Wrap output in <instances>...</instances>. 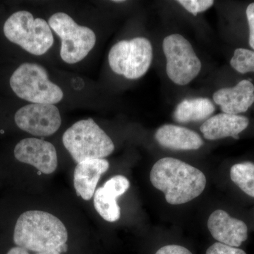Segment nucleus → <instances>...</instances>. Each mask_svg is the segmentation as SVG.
<instances>
[{
	"mask_svg": "<svg viewBox=\"0 0 254 254\" xmlns=\"http://www.w3.org/2000/svg\"><path fill=\"white\" fill-rule=\"evenodd\" d=\"M67 240L68 232L63 222L48 212H24L15 225V245L34 253H65L68 250Z\"/></svg>",
	"mask_w": 254,
	"mask_h": 254,
	"instance_id": "obj_1",
	"label": "nucleus"
},
{
	"mask_svg": "<svg viewBox=\"0 0 254 254\" xmlns=\"http://www.w3.org/2000/svg\"><path fill=\"white\" fill-rule=\"evenodd\" d=\"M153 186L165 195L171 205L188 203L203 193L206 177L203 172L182 160L163 158L155 163L150 171Z\"/></svg>",
	"mask_w": 254,
	"mask_h": 254,
	"instance_id": "obj_2",
	"label": "nucleus"
},
{
	"mask_svg": "<svg viewBox=\"0 0 254 254\" xmlns=\"http://www.w3.org/2000/svg\"><path fill=\"white\" fill-rule=\"evenodd\" d=\"M63 144L76 163L109 156L115 144L103 128L92 118L73 124L63 136Z\"/></svg>",
	"mask_w": 254,
	"mask_h": 254,
	"instance_id": "obj_3",
	"label": "nucleus"
},
{
	"mask_svg": "<svg viewBox=\"0 0 254 254\" xmlns=\"http://www.w3.org/2000/svg\"><path fill=\"white\" fill-rule=\"evenodd\" d=\"M3 32L8 41L36 56L46 54L54 44L48 22L24 10L16 11L6 19Z\"/></svg>",
	"mask_w": 254,
	"mask_h": 254,
	"instance_id": "obj_4",
	"label": "nucleus"
},
{
	"mask_svg": "<svg viewBox=\"0 0 254 254\" xmlns=\"http://www.w3.org/2000/svg\"><path fill=\"white\" fill-rule=\"evenodd\" d=\"M9 84L18 98L35 104H58L64 98L62 88L50 81L46 68L38 64L20 65L11 74Z\"/></svg>",
	"mask_w": 254,
	"mask_h": 254,
	"instance_id": "obj_5",
	"label": "nucleus"
},
{
	"mask_svg": "<svg viewBox=\"0 0 254 254\" xmlns=\"http://www.w3.org/2000/svg\"><path fill=\"white\" fill-rule=\"evenodd\" d=\"M50 28L61 40L60 57L64 63L73 64L86 58L96 43L93 30L80 26L69 15L58 12L48 21Z\"/></svg>",
	"mask_w": 254,
	"mask_h": 254,
	"instance_id": "obj_6",
	"label": "nucleus"
},
{
	"mask_svg": "<svg viewBox=\"0 0 254 254\" xmlns=\"http://www.w3.org/2000/svg\"><path fill=\"white\" fill-rule=\"evenodd\" d=\"M153 60V47L147 38H135L114 45L108 55L113 72L128 79H138L149 69Z\"/></svg>",
	"mask_w": 254,
	"mask_h": 254,
	"instance_id": "obj_7",
	"label": "nucleus"
},
{
	"mask_svg": "<svg viewBox=\"0 0 254 254\" xmlns=\"http://www.w3.org/2000/svg\"><path fill=\"white\" fill-rule=\"evenodd\" d=\"M163 50L167 60V74L174 83L185 86L199 74L201 62L185 37L180 34L167 36Z\"/></svg>",
	"mask_w": 254,
	"mask_h": 254,
	"instance_id": "obj_8",
	"label": "nucleus"
},
{
	"mask_svg": "<svg viewBox=\"0 0 254 254\" xmlns=\"http://www.w3.org/2000/svg\"><path fill=\"white\" fill-rule=\"evenodd\" d=\"M14 121L20 129L36 136H50L59 130L62 118L55 105L30 104L17 110Z\"/></svg>",
	"mask_w": 254,
	"mask_h": 254,
	"instance_id": "obj_9",
	"label": "nucleus"
},
{
	"mask_svg": "<svg viewBox=\"0 0 254 254\" xmlns=\"http://www.w3.org/2000/svg\"><path fill=\"white\" fill-rule=\"evenodd\" d=\"M14 156L21 163L34 167L41 173L50 175L58 168V153L50 142L37 138L21 140L14 148Z\"/></svg>",
	"mask_w": 254,
	"mask_h": 254,
	"instance_id": "obj_10",
	"label": "nucleus"
},
{
	"mask_svg": "<svg viewBox=\"0 0 254 254\" xmlns=\"http://www.w3.org/2000/svg\"><path fill=\"white\" fill-rule=\"evenodd\" d=\"M130 182L123 175H115L105 182L103 187L95 190L93 204L95 210L105 220L110 222L118 221L121 212L118 198L129 189Z\"/></svg>",
	"mask_w": 254,
	"mask_h": 254,
	"instance_id": "obj_11",
	"label": "nucleus"
},
{
	"mask_svg": "<svg viewBox=\"0 0 254 254\" xmlns=\"http://www.w3.org/2000/svg\"><path fill=\"white\" fill-rule=\"evenodd\" d=\"M209 232L220 243L240 247L248 238V227L245 222L232 218L222 210L214 211L208 220Z\"/></svg>",
	"mask_w": 254,
	"mask_h": 254,
	"instance_id": "obj_12",
	"label": "nucleus"
},
{
	"mask_svg": "<svg viewBox=\"0 0 254 254\" xmlns=\"http://www.w3.org/2000/svg\"><path fill=\"white\" fill-rule=\"evenodd\" d=\"M213 100L223 113L238 115L246 113L254 103V85L249 80H242L235 86L215 92Z\"/></svg>",
	"mask_w": 254,
	"mask_h": 254,
	"instance_id": "obj_13",
	"label": "nucleus"
},
{
	"mask_svg": "<svg viewBox=\"0 0 254 254\" xmlns=\"http://www.w3.org/2000/svg\"><path fill=\"white\" fill-rule=\"evenodd\" d=\"M109 168V162L104 158L85 160L78 163L73 172V186L76 194L83 200H91L100 177Z\"/></svg>",
	"mask_w": 254,
	"mask_h": 254,
	"instance_id": "obj_14",
	"label": "nucleus"
},
{
	"mask_svg": "<svg viewBox=\"0 0 254 254\" xmlns=\"http://www.w3.org/2000/svg\"><path fill=\"white\" fill-rule=\"evenodd\" d=\"M250 125V120L242 115L220 113L207 120L200 130L205 139L214 141L232 137L239 139V134Z\"/></svg>",
	"mask_w": 254,
	"mask_h": 254,
	"instance_id": "obj_15",
	"label": "nucleus"
},
{
	"mask_svg": "<svg viewBox=\"0 0 254 254\" xmlns=\"http://www.w3.org/2000/svg\"><path fill=\"white\" fill-rule=\"evenodd\" d=\"M155 138L159 144L172 150H198L204 143L196 132L174 125L160 127L155 132Z\"/></svg>",
	"mask_w": 254,
	"mask_h": 254,
	"instance_id": "obj_16",
	"label": "nucleus"
},
{
	"mask_svg": "<svg viewBox=\"0 0 254 254\" xmlns=\"http://www.w3.org/2000/svg\"><path fill=\"white\" fill-rule=\"evenodd\" d=\"M215 108L208 98L185 99L177 105L174 118L177 123L201 121L213 115Z\"/></svg>",
	"mask_w": 254,
	"mask_h": 254,
	"instance_id": "obj_17",
	"label": "nucleus"
},
{
	"mask_svg": "<svg viewBox=\"0 0 254 254\" xmlns=\"http://www.w3.org/2000/svg\"><path fill=\"white\" fill-rule=\"evenodd\" d=\"M230 177L246 194L254 198V163L235 164L230 169Z\"/></svg>",
	"mask_w": 254,
	"mask_h": 254,
	"instance_id": "obj_18",
	"label": "nucleus"
},
{
	"mask_svg": "<svg viewBox=\"0 0 254 254\" xmlns=\"http://www.w3.org/2000/svg\"><path fill=\"white\" fill-rule=\"evenodd\" d=\"M230 64L239 73L254 72V51L245 48H237L234 52Z\"/></svg>",
	"mask_w": 254,
	"mask_h": 254,
	"instance_id": "obj_19",
	"label": "nucleus"
},
{
	"mask_svg": "<svg viewBox=\"0 0 254 254\" xmlns=\"http://www.w3.org/2000/svg\"><path fill=\"white\" fill-rule=\"evenodd\" d=\"M177 2L194 16L206 11L214 4L213 0H179Z\"/></svg>",
	"mask_w": 254,
	"mask_h": 254,
	"instance_id": "obj_20",
	"label": "nucleus"
},
{
	"mask_svg": "<svg viewBox=\"0 0 254 254\" xmlns=\"http://www.w3.org/2000/svg\"><path fill=\"white\" fill-rule=\"evenodd\" d=\"M206 254H247L245 251L237 247H231L225 244L216 242L210 246L206 251Z\"/></svg>",
	"mask_w": 254,
	"mask_h": 254,
	"instance_id": "obj_21",
	"label": "nucleus"
},
{
	"mask_svg": "<svg viewBox=\"0 0 254 254\" xmlns=\"http://www.w3.org/2000/svg\"><path fill=\"white\" fill-rule=\"evenodd\" d=\"M247 21H248L249 28H250V38H249V43L251 48L254 50V2L251 3L247 6Z\"/></svg>",
	"mask_w": 254,
	"mask_h": 254,
	"instance_id": "obj_22",
	"label": "nucleus"
},
{
	"mask_svg": "<svg viewBox=\"0 0 254 254\" xmlns=\"http://www.w3.org/2000/svg\"><path fill=\"white\" fill-rule=\"evenodd\" d=\"M155 254H192L185 247L179 245H168L162 247Z\"/></svg>",
	"mask_w": 254,
	"mask_h": 254,
	"instance_id": "obj_23",
	"label": "nucleus"
},
{
	"mask_svg": "<svg viewBox=\"0 0 254 254\" xmlns=\"http://www.w3.org/2000/svg\"><path fill=\"white\" fill-rule=\"evenodd\" d=\"M7 254H32L30 253L29 251L25 250V249L21 248V247H15L11 248V250L8 252ZM33 254H61L58 252H41V253H34Z\"/></svg>",
	"mask_w": 254,
	"mask_h": 254,
	"instance_id": "obj_24",
	"label": "nucleus"
},
{
	"mask_svg": "<svg viewBox=\"0 0 254 254\" xmlns=\"http://www.w3.org/2000/svg\"><path fill=\"white\" fill-rule=\"evenodd\" d=\"M113 2L121 3V2H125V1H123V0H122V1H113Z\"/></svg>",
	"mask_w": 254,
	"mask_h": 254,
	"instance_id": "obj_25",
	"label": "nucleus"
}]
</instances>
